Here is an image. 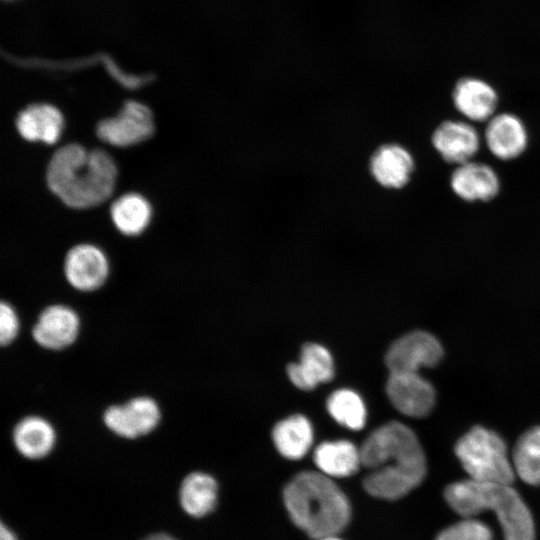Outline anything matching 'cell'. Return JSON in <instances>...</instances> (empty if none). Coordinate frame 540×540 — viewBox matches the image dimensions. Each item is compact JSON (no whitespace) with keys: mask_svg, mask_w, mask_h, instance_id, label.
I'll return each mask as SVG.
<instances>
[{"mask_svg":"<svg viewBox=\"0 0 540 540\" xmlns=\"http://www.w3.org/2000/svg\"><path fill=\"white\" fill-rule=\"evenodd\" d=\"M360 456L368 470L363 487L376 498H402L426 475L425 454L416 434L397 421L374 430L363 442Z\"/></svg>","mask_w":540,"mask_h":540,"instance_id":"6da1fadb","label":"cell"},{"mask_svg":"<svg viewBox=\"0 0 540 540\" xmlns=\"http://www.w3.org/2000/svg\"><path fill=\"white\" fill-rule=\"evenodd\" d=\"M118 170L103 149L86 151L77 143L58 148L51 156L46 181L50 191L73 209L102 204L113 193Z\"/></svg>","mask_w":540,"mask_h":540,"instance_id":"7a4b0ae2","label":"cell"},{"mask_svg":"<svg viewBox=\"0 0 540 540\" xmlns=\"http://www.w3.org/2000/svg\"><path fill=\"white\" fill-rule=\"evenodd\" d=\"M283 500L293 523L316 540L337 535L350 520L347 497L321 472L295 475L283 490Z\"/></svg>","mask_w":540,"mask_h":540,"instance_id":"3957f363","label":"cell"},{"mask_svg":"<svg viewBox=\"0 0 540 540\" xmlns=\"http://www.w3.org/2000/svg\"><path fill=\"white\" fill-rule=\"evenodd\" d=\"M444 498L464 518H472L486 510L493 511L505 540H535L532 514L511 484L466 479L448 485Z\"/></svg>","mask_w":540,"mask_h":540,"instance_id":"277c9868","label":"cell"},{"mask_svg":"<svg viewBox=\"0 0 540 540\" xmlns=\"http://www.w3.org/2000/svg\"><path fill=\"white\" fill-rule=\"evenodd\" d=\"M455 455L469 479L478 482L512 484L515 471L502 438L489 429L475 426L455 445Z\"/></svg>","mask_w":540,"mask_h":540,"instance_id":"5b68a950","label":"cell"},{"mask_svg":"<svg viewBox=\"0 0 540 540\" xmlns=\"http://www.w3.org/2000/svg\"><path fill=\"white\" fill-rule=\"evenodd\" d=\"M415 171V160L402 144L392 141L375 145L366 158V172L372 183L387 191L406 187Z\"/></svg>","mask_w":540,"mask_h":540,"instance_id":"8992f818","label":"cell"},{"mask_svg":"<svg viewBox=\"0 0 540 540\" xmlns=\"http://www.w3.org/2000/svg\"><path fill=\"white\" fill-rule=\"evenodd\" d=\"M154 132L152 111L143 103L128 100L117 115L101 120L96 127L99 139L116 147L147 140Z\"/></svg>","mask_w":540,"mask_h":540,"instance_id":"52a82bcc","label":"cell"},{"mask_svg":"<svg viewBox=\"0 0 540 540\" xmlns=\"http://www.w3.org/2000/svg\"><path fill=\"white\" fill-rule=\"evenodd\" d=\"M443 357V348L432 334L413 331L403 335L386 352L389 373H418L421 368L433 367Z\"/></svg>","mask_w":540,"mask_h":540,"instance_id":"ba28073f","label":"cell"},{"mask_svg":"<svg viewBox=\"0 0 540 540\" xmlns=\"http://www.w3.org/2000/svg\"><path fill=\"white\" fill-rule=\"evenodd\" d=\"M161 410L149 396H138L109 406L103 415L105 426L119 437L136 439L151 433L160 423Z\"/></svg>","mask_w":540,"mask_h":540,"instance_id":"9c48e42d","label":"cell"},{"mask_svg":"<svg viewBox=\"0 0 540 540\" xmlns=\"http://www.w3.org/2000/svg\"><path fill=\"white\" fill-rule=\"evenodd\" d=\"M63 270L71 287L81 292H92L105 284L110 266L107 256L99 247L83 243L68 250Z\"/></svg>","mask_w":540,"mask_h":540,"instance_id":"30bf717a","label":"cell"},{"mask_svg":"<svg viewBox=\"0 0 540 540\" xmlns=\"http://www.w3.org/2000/svg\"><path fill=\"white\" fill-rule=\"evenodd\" d=\"M386 393L391 404L410 417L428 415L436 399L434 387L419 373H389Z\"/></svg>","mask_w":540,"mask_h":540,"instance_id":"8fae6325","label":"cell"},{"mask_svg":"<svg viewBox=\"0 0 540 540\" xmlns=\"http://www.w3.org/2000/svg\"><path fill=\"white\" fill-rule=\"evenodd\" d=\"M80 326L79 315L73 308L52 304L39 314L32 328V337L45 349L63 350L76 341Z\"/></svg>","mask_w":540,"mask_h":540,"instance_id":"7c38bea8","label":"cell"},{"mask_svg":"<svg viewBox=\"0 0 540 540\" xmlns=\"http://www.w3.org/2000/svg\"><path fill=\"white\" fill-rule=\"evenodd\" d=\"M432 144L446 162L461 165L477 153L479 136L470 124L447 120L434 130Z\"/></svg>","mask_w":540,"mask_h":540,"instance_id":"4fadbf2b","label":"cell"},{"mask_svg":"<svg viewBox=\"0 0 540 540\" xmlns=\"http://www.w3.org/2000/svg\"><path fill=\"white\" fill-rule=\"evenodd\" d=\"M15 124L23 139L52 145L57 142L63 131L64 118L55 106L38 103L21 110L17 114Z\"/></svg>","mask_w":540,"mask_h":540,"instance_id":"5bb4252c","label":"cell"},{"mask_svg":"<svg viewBox=\"0 0 540 540\" xmlns=\"http://www.w3.org/2000/svg\"><path fill=\"white\" fill-rule=\"evenodd\" d=\"M450 184L454 193L465 201H490L500 189L499 178L490 166L471 161L457 166Z\"/></svg>","mask_w":540,"mask_h":540,"instance_id":"9a60e30c","label":"cell"},{"mask_svg":"<svg viewBox=\"0 0 540 540\" xmlns=\"http://www.w3.org/2000/svg\"><path fill=\"white\" fill-rule=\"evenodd\" d=\"M485 140L494 156L511 160L524 152L528 135L523 122L516 115L502 113L489 119Z\"/></svg>","mask_w":540,"mask_h":540,"instance_id":"2e32d148","label":"cell"},{"mask_svg":"<svg viewBox=\"0 0 540 540\" xmlns=\"http://www.w3.org/2000/svg\"><path fill=\"white\" fill-rule=\"evenodd\" d=\"M334 362L330 352L316 343H306L300 354V361L287 367L291 382L301 390H312L318 384L326 383L334 377Z\"/></svg>","mask_w":540,"mask_h":540,"instance_id":"e0dca14e","label":"cell"},{"mask_svg":"<svg viewBox=\"0 0 540 540\" xmlns=\"http://www.w3.org/2000/svg\"><path fill=\"white\" fill-rule=\"evenodd\" d=\"M497 101V93L493 87L478 78H462L453 90V102L456 109L473 121L491 119Z\"/></svg>","mask_w":540,"mask_h":540,"instance_id":"ac0fdd59","label":"cell"},{"mask_svg":"<svg viewBox=\"0 0 540 540\" xmlns=\"http://www.w3.org/2000/svg\"><path fill=\"white\" fill-rule=\"evenodd\" d=\"M56 431L45 418L37 415L26 416L14 427L12 440L17 451L28 459L46 457L56 443Z\"/></svg>","mask_w":540,"mask_h":540,"instance_id":"d6986e66","label":"cell"},{"mask_svg":"<svg viewBox=\"0 0 540 540\" xmlns=\"http://www.w3.org/2000/svg\"><path fill=\"white\" fill-rule=\"evenodd\" d=\"M314 462L328 477H348L361 466L360 449L347 440L327 441L314 450Z\"/></svg>","mask_w":540,"mask_h":540,"instance_id":"ffe728a7","label":"cell"},{"mask_svg":"<svg viewBox=\"0 0 540 540\" xmlns=\"http://www.w3.org/2000/svg\"><path fill=\"white\" fill-rule=\"evenodd\" d=\"M272 439L282 456L292 460L301 459L313 443L312 425L305 416L292 415L274 426Z\"/></svg>","mask_w":540,"mask_h":540,"instance_id":"44dd1931","label":"cell"},{"mask_svg":"<svg viewBox=\"0 0 540 540\" xmlns=\"http://www.w3.org/2000/svg\"><path fill=\"white\" fill-rule=\"evenodd\" d=\"M217 494L218 485L211 475L193 472L188 474L181 483L179 501L188 515L201 518L214 510Z\"/></svg>","mask_w":540,"mask_h":540,"instance_id":"7402d4cb","label":"cell"},{"mask_svg":"<svg viewBox=\"0 0 540 540\" xmlns=\"http://www.w3.org/2000/svg\"><path fill=\"white\" fill-rule=\"evenodd\" d=\"M110 216L116 229L126 236L141 234L149 225L152 207L138 193H127L118 197L110 207Z\"/></svg>","mask_w":540,"mask_h":540,"instance_id":"603a6c76","label":"cell"},{"mask_svg":"<svg viewBox=\"0 0 540 540\" xmlns=\"http://www.w3.org/2000/svg\"><path fill=\"white\" fill-rule=\"evenodd\" d=\"M515 474L529 485H540V426L523 433L513 450Z\"/></svg>","mask_w":540,"mask_h":540,"instance_id":"cb8c5ba5","label":"cell"},{"mask_svg":"<svg viewBox=\"0 0 540 540\" xmlns=\"http://www.w3.org/2000/svg\"><path fill=\"white\" fill-rule=\"evenodd\" d=\"M329 414L342 426L360 430L366 422V407L362 398L350 389L334 391L327 399Z\"/></svg>","mask_w":540,"mask_h":540,"instance_id":"d4e9b609","label":"cell"},{"mask_svg":"<svg viewBox=\"0 0 540 540\" xmlns=\"http://www.w3.org/2000/svg\"><path fill=\"white\" fill-rule=\"evenodd\" d=\"M435 540H493V535L483 522L465 518L443 529Z\"/></svg>","mask_w":540,"mask_h":540,"instance_id":"484cf974","label":"cell"},{"mask_svg":"<svg viewBox=\"0 0 540 540\" xmlns=\"http://www.w3.org/2000/svg\"><path fill=\"white\" fill-rule=\"evenodd\" d=\"M20 329L19 317L13 306L2 301L0 305V342L3 346L11 344Z\"/></svg>","mask_w":540,"mask_h":540,"instance_id":"4316f807","label":"cell"},{"mask_svg":"<svg viewBox=\"0 0 540 540\" xmlns=\"http://www.w3.org/2000/svg\"><path fill=\"white\" fill-rule=\"evenodd\" d=\"M0 540H17L15 534L4 523H1Z\"/></svg>","mask_w":540,"mask_h":540,"instance_id":"83f0119b","label":"cell"},{"mask_svg":"<svg viewBox=\"0 0 540 540\" xmlns=\"http://www.w3.org/2000/svg\"><path fill=\"white\" fill-rule=\"evenodd\" d=\"M144 540H175V539L166 533H155L148 536Z\"/></svg>","mask_w":540,"mask_h":540,"instance_id":"f1b7e54d","label":"cell"},{"mask_svg":"<svg viewBox=\"0 0 540 540\" xmlns=\"http://www.w3.org/2000/svg\"><path fill=\"white\" fill-rule=\"evenodd\" d=\"M318 540H341V539L336 537V535H334V536L323 537Z\"/></svg>","mask_w":540,"mask_h":540,"instance_id":"f546056e","label":"cell"},{"mask_svg":"<svg viewBox=\"0 0 540 540\" xmlns=\"http://www.w3.org/2000/svg\"><path fill=\"white\" fill-rule=\"evenodd\" d=\"M176 540V539H175Z\"/></svg>","mask_w":540,"mask_h":540,"instance_id":"4dcf8cb0","label":"cell"}]
</instances>
